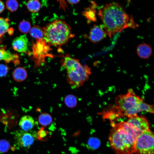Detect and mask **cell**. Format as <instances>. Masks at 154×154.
<instances>
[{"label": "cell", "mask_w": 154, "mask_h": 154, "mask_svg": "<svg viewBox=\"0 0 154 154\" xmlns=\"http://www.w3.org/2000/svg\"><path fill=\"white\" fill-rule=\"evenodd\" d=\"M98 15L103 23L106 35L111 37L128 27H135L124 8L117 3H109L100 8Z\"/></svg>", "instance_id": "obj_1"}, {"label": "cell", "mask_w": 154, "mask_h": 154, "mask_svg": "<svg viewBox=\"0 0 154 154\" xmlns=\"http://www.w3.org/2000/svg\"><path fill=\"white\" fill-rule=\"evenodd\" d=\"M109 137L111 148L117 154H133L137 137L141 134L127 121L112 123Z\"/></svg>", "instance_id": "obj_2"}, {"label": "cell", "mask_w": 154, "mask_h": 154, "mask_svg": "<svg viewBox=\"0 0 154 154\" xmlns=\"http://www.w3.org/2000/svg\"><path fill=\"white\" fill-rule=\"evenodd\" d=\"M142 99L137 95L132 89L128 90L125 94L117 96L115 105L106 112L109 119L126 117L129 118L137 115L141 112L139 107Z\"/></svg>", "instance_id": "obj_3"}, {"label": "cell", "mask_w": 154, "mask_h": 154, "mask_svg": "<svg viewBox=\"0 0 154 154\" xmlns=\"http://www.w3.org/2000/svg\"><path fill=\"white\" fill-rule=\"evenodd\" d=\"M43 29L44 39L49 45L53 46L65 44L74 37L70 26L61 19L50 23Z\"/></svg>", "instance_id": "obj_4"}, {"label": "cell", "mask_w": 154, "mask_h": 154, "mask_svg": "<svg viewBox=\"0 0 154 154\" xmlns=\"http://www.w3.org/2000/svg\"><path fill=\"white\" fill-rule=\"evenodd\" d=\"M91 74L90 68L88 66L80 63L72 70L67 71L68 82L73 88L81 86L87 81Z\"/></svg>", "instance_id": "obj_5"}, {"label": "cell", "mask_w": 154, "mask_h": 154, "mask_svg": "<svg viewBox=\"0 0 154 154\" xmlns=\"http://www.w3.org/2000/svg\"><path fill=\"white\" fill-rule=\"evenodd\" d=\"M154 136L150 130L140 134L135 145V153L137 154H154Z\"/></svg>", "instance_id": "obj_6"}, {"label": "cell", "mask_w": 154, "mask_h": 154, "mask_svg": "<svg viewBox=\"0 0 154 154\" xmlns=\"http://www.w3.org/2000/svg\"><path fill=\"white\" fill-rule=\"evenodd\" d=\"M33 45V50L36 65L39 66L44 61V58L49 51V44L44 38L38 40Z\"/></svg>", "instance_id": "obj_7"}, {"label": "cell", "mask_w": 154, "mask_h": 154, "mask_svg": "<svg viewBox=\"0 0 154 154\" xmlns=\"http://www.w3.org/2000/svg\"><path fill=\"white\" fill-rule=\"evenodd\" d=\"M29 131L18 130L15 132V140L18 147L28 149L33 144L35 141V136L33 134Z\"/></svg>", "instance_id": "obj_8"}, {"label": "cell", "mask_w": 154, "mask_h": 154, "mask_svg": "<svg viewBox=\"0 0 154 154\" xmlns=\"http://www.w3.org/2000/svg\"><path fill=\"white\" fill-rule=\"evenodd\" d=\"M127 122L140 134L150 130L148 121L143 116L137 115L129 118Z\"/></svg>", "instance_id": "obj_9"}, {"label": "cell", "mask_w": 154, "mask_h": 154, "mask_svg": "<svg viewBox=\"0 0 154 154\" xmlns=\"http://www.w3.org/2000/svg\"><path fill=\"white\" fill-rule=\"evenodd\" d=\"M12 46L13 49L18 52H26L28 46V40L26 35H23L15 38L13 41Z\"/></svg>", "instance_id": "obj_10"}, {"label": "cell", "mask_w": 154, "mask_h": 154, "mask_svg": "<svg viewBox=\"0 0 154 154\" xmlns=\"http://www.w3.org/2000/svg\"><path fill=\"white\" fill-rule=\"evenodd\" d=\"M106 35L102 26L94 25L90 30L89 38L91 41L96 43L104 39Z\"/></svg>", "instance_id": "obj_11"}, {"label": "cell", "mask_w": 154, "mask_h": 154, "mask_svg": "<svg viewBox=\"0 0 154 154\" xmlns=\"http://www.w3.org/2000/svg\"><path fill=\"white\" fill-rule=\"evenodd\" d=\"M61 62L62 66L67 71L72 70L80 63L78 60L73 58L67 54L63 57Z\"/></svg>", "instance_id": "obj_12"}, {"label": "cell", "mask_w": 154, "mask_h": 154, "mask_svg": "<svg viewBox=\"0 0 154 154\" xmlns=\"http://www.w3.org/2000/svg\"><path fill=\"white\" fill-rule=\"evenodd\" d=\"M35 124L33 118L27 115L22 117L19 123V126L22 130L25 131H29L31 130L34 126Z\"/></svg>", "instance_id": "obj_13"}, {"label": "cell", "mask_w": 154, "mask_h": 154, "mask_svg": "<svg viewBox=\"0 0 154 154\" xmlns=\"http://www.w3.org/2000/svg\"><path fill=\"white\" fill-rule=\"evenodd\" d=\"M19 56L16 54H12L4 48H0V60H3L6 62L12 61L15 64H19Z\"/></svg>", "instance_id": "obj_14"}, {"label": "cell", "mask_w": 154, "mask_h": 154, "mask_svg": "<svg viewBox=\"0 0 154 154\" xmlns=\"http://www.w3.org/2000/svg\"><path fill=\"white\" fill-rule=\"evenodd\" d=\"M137 53L140 58L145 59L149 58L152 53L151 47L146 43L141 44L139 45L137 49Z\"/></svg>", "instance_id": "obj_15"}, {"label": "cell", "mask_w": 154, "mask_h": 154, "mask_svg": "<svg viewBox=\"0 0 154 154\" xmlns=\"http://www.w3.org/2000/svg\"><path fill=\"white\" fill-rule=\"evenodd\" d=\"M12 76L13 79L17 82H21L27 78V72L26 70L24 68L18 67L15 68L12 73Z\"/></svg>", "instance_id": "obj_16"}, {"label": "cell", "mask_w": 154, "mask_h": 154, "mask_svg": "<svg viewBox=\"0 0 154 154\" xmlns=\"http://www.w3.org/2000/svg\"><path fill=\"white\" fill-rule=\"evenodd\" d=\"M29 32L31 36L37 40L43 38V29L38 25L34 26Z\"/></svg>", "instance_id": "obj_17"}, {"label": "cell", "mask_w": 154, "mask_h": 154, "mask_svg": "<svg viewBox=\"0 0 154 154\" xmlns=\"http://www.w3.org/2000/svg\"><path fill=\"white\" fill-rule=\"evenodd\" d=\"M38 121L40 125L45 126L50 125L52 122V119L50 114L44 113L39 115Z\"/></svg>", "instance_id": "obj_18"}, {"label": "cell", "mask_w": 154, "mask_h": 154, "mask_svg": "<svg viewBox=\"0 0 154 154\" xmlns=\"http://www.w3.org/2000/svg\"><path fill=\"white\" fill-rule=\"evenodd\" d=\"M27 6L29 11L36 13L40 10L41 5L38 0H31L28 1L27 4Z\"/></svg>", "instance_id": "obj_19"}, {"label": "cell", "mask_w": 154, "mask_h": 154, "mask_svg": "<svg viewBox=\"0 0 154 154\" xmlns=\"http://www.w3.org/2000/svg\"><path fill=\"white\" fill-rule=\"evenodd\" d=\"M9 21L7 18L0 17V37L8 31L9 27Z\"/></svg>", "instance_id": "obj_20"}, {"label": "cell", "mask_w": 154, "mask_h": 154, "mask_svg": "<svg viewBox=\"0 0 154 154\" xmlns=\"http://www.w3.org/2000/svg\"><path fill=\"white\" fill-rule=\"evenodd\" d=\"M18 28L21 32L25 34L27 33L30 32L31 29V24L29 21L23 20L20 23Z\"/></svg>", "instance_id": "obj_21"}, {"label": "cell", "mask_w": 154, "mask_h": 154, "mask_svg": "<svg viewBox=\"0 0 154 154\" xmlns=\"http://www.w3.org/2000/svg\"><path fill=\"white\" fill-rule=\"evenodd\" d=\"M65 104L68 107L74 108L77 104V100L76 97L72 95L66 96L64 99Z\"/></svg>", "instance_id": "obj_22"}, {"label": "cell", "mask_w": 154, "mask_h": 154, "mask_svg": "<svg viewBox=\"0 0 154 154\" xmlns=\"http://www.w3.org/2000/svg\"><path fill=\"white\" fill-rule=\"evenodd\" d=\"M5 3L7 8L10 12L15 11L19 7V4L18 2L15 0L6 1Z\"/></svg>", "instance_id": "obj_23"}, {"label": "cell", "mask_w": 154, "mask_h": 154, "mask_svg": "<svg viewBox=\"0 0 154 154\" xmlns=\"http://www.w3.org/2000/svg\"><path fill=\"white\" fill-rule=\"evenodd\" d=\"M139 107L141 112L145 111L150 113H154V106L147 104L142 101L140 102Z\"/></svg>", "instance_id": "obj_24"}, {"label": "cell", "mask_w": 154, "mask_h": 154, "mask_svg": "<svg viewBox=\"0 0 154 154\" xmlns=\"http://www.w3.org/2000/svg\"><path fill=\"white\" fill-rule=\"evenodd\" d=\"M100 145L99 140L96 137H91L88 141V147L90 149H95L98 148Z\"/></svg>", "instance_id": "obj_25"}, {"label": "cell", "mask_w": 154, "mask_h": 154, "mask_svg": "<svg viewBox=\"0 0 154 154\" xmlns=\"http://www.w3.org/2000/svg\"><path fill=\"white\" fill-rule=\"evenodd\" d=\"M85 11L84 14L87 18L91 21H96V11L93 8H88Z\"/></svg>", "instance_id": "obj_26"}, {"label": "cell", "mask_w": 154, "mask_h": 154, "mask_svg": "<svg viewBox=\"0 0 154 154\" xmlns=\"http://www.w3.org/2000/svg\"><path fill=\"white\" fill-rule=\"evenodd\" d=\"M10 147V144L7 140L3 139L0 140V153H4L7 152Z\"/></svg>", "instance_id": "obj_27"}, {"label": "cell", "mask_w": 154, "mask_h": 154, "mask_svg": "<svg viewBox=\"0 0 154 154\" xmlns=\"http://www.w3.org/2000/svg\"><path fill=\"white\" fill-rule=\"evenodd\" d=\"M49 133V132L46 131L42 128L37 133V137L40 140H44L46 137Z\"/></svg>", "instance_id": "obj_28"}, {"label": "cell", "mask_w": 154, "mask_h": 154, "mask_svg": "<svg viewBox=\"0 0 154 154\" xmlns=\"http://www.w3.org/2000/svg\"><path fill=\"white\" fill-rule=\"evenodd\" d=\"M10 68L7 65L0 64V78L5 76L8 73Z\"/></svg>", "instance_id": "obj_29"}, {"label": "cell", "mask_w": 154, "mask_h": 154, "mask_svg": "<svg viewBox=\"0 0 154 154\" xmlns=\"http://www.w3.org/2000/svg\"><path fill=\"white\" fill-rule=\"evenodd\" d=\"M5 9V5L3 2L0 0V13H2Z\"/></svg>", "instance_id": "obj_30"}, {"label": "cell", "mask_w": 154, "mask_h": 154, "mask_svg": "<svg viewBox=\"0 0 154 154\" xmlns=\"http://www.w3.org/2000/svg\"><path fill=\"white\" fill-rule=\"evenodd\" d=\"M67 1L71 4H76L80 1L79 0H67Z\"/></svg>", "instance_id": "obj_31"}, {"label": "cell", "mask_w": 154, "mask_h": 154, "mask_svg": "<svg viewBox=\"0 0 154 154\" xmlns=\"http://www.w3.org/2000/svg\"></svg>", "instance_id": "obj_32"}]
</instances>
